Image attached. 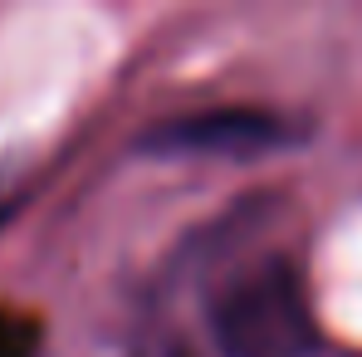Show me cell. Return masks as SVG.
Wrapping results in <instances>:
<instances>
[{
  "instance_id": "cell-1",
  "label": "cell",
  "mask_w": 362,
  "mask_h": 357,
  "mask_svg": "<svg viewBox=\"0 0 362 357\" xmlns=\"http://www.w3.org/2000/svg\"><path fill=\"white\" fill-rule=\"evenodd\" d=\"M211 338L221 357H308L318 328L299 269L284 254H264L230 274L211 298Z\"/></svg>"
},
{
  "instance_id": "cell-4",
  "label": "cell",
  "mask_w": 362,
  "mask_h": 357,
  "mask_svg": "<svg viewBox=\"0 0 362 357\" xmlns=\"http://www.w3.org/2000/svg\"><path fill=\"white\" fill-rule=\"evenodd\" d=\"M132 357H201L181 333H172V328H152L147 338H137L132 343Z\"/></svg>"
},
{
  "instance_id": "cell-2",
  "label": "cell",
  "mask_w": 362,
  "mask_h": 357,
  "mask_svg": "<svg viewBox=\"0 0 362 357\" xmlns=\"http://www.w3.org/2000/svg\"><path fill=\"white\" fill-rule=\"evenodd\" d=\"M303 142V127L274 108H211L157 122L142 137V152L157 157H259Z\"/></svg>"
},
{
  "instance_id": "cell-3",
  "label": "cell",
  "mask_w": 362,
  "mask_h": 357,
  "mask_svg": "<svg viewBox=\"0 0 362 357\" xmlns=\"http://www.w3.org/2000/svg\"><path fill=\"white\" fill-rule=\"evenodd\" d=\"M40 343V323L35 318H0V357H35Z\"/></svg>"
}]
</instances>
